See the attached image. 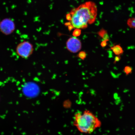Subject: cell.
Instances as JSON below:
<instances>
[{"label":"cell","instance_id":"8fae6325","mask_svg":"<svg viewBox=\"0 0 135 135\" xmlns=\"http://www.w3.org/2000/svg\"><path fill=\"white\" fill-rule=\"evenodd\" d=\"M81 34V30L79 29H75L73 32V35L74 36L77 37L80 36Z\"/></svg>","mask_w":135,"mask_h":135},{"label":"cell","instance_id":"9c48e42d","mask_svg":"<svg viewBox=\"0 0 135 135\" xmlns=\"http://www.w3.org/2000/svg\"><path fill=\"white\" fill-rule=\"evenodd\" d=\"M124 71L126 73V75H128L132 73V69L130 66H126L124 67Z\"/></svg>","mask_w":135,"mask_h":135},{"label":"cell","instance_id":"30bf717a","mask_svg":"<svg viewBox=\"0 0 135 135\" xmlns=\"http://www.w3.org/2000/svg\"><path fill=\"white\" fill-rule=\"evenodd\" d=\"M128 25L131 28H135V18L131 19L128 21Z\"/></svg>","mask_w":135,"mask_h":135},{"label":"cell","instance_id":"5b68a950","mask_svg":"<svg viewBox=\"0 0 135 135\" xmlns=\"http://www.w3.org/2000/svg\"><path fill=\"white\" fill-rule=\"evenodd\" d=\"M15 28L14 22L10 18H5L0 22V30L6 34L12 32Z\"/></svg>","mask_w":135,"mask_h":135},{"label":"cell","instance_id":"8992f818","mask_svg":"<svg viewBox=\"0 0 135 135\" xmlns=\"http://www.w3.org/2000/svg\"><path fill=\"white\" fill-rule=\"evenodd\" d=\"M111 49L115 55L117 56L122 55L124 52L122 47L119 45H113L111 47Z\"/></svg>","mask_w":135,"mask_h":135},{"label":"cell","instance_id":"ba28073f","mask_svg":"<svg viewBox=\"0 0 135 135\" xmlns=\"http://www.w3.org/2000/svg\"><path fill=\"white\" fill-rule=\"evenodd\" d=\"M98 33L104 40H107L108 41H109V35L106 30L102 29L100 30Z\"/></svg>","mask_w":135,"mask_h":135},{"label":"cell","instance_id":"4fadbf2b","mask_svg":"<svg viewBox=\"0 0 135 135\" xmlns=\"http://www.w3.org/2000/svg\"><path fill=\"white\" fill-rule=\"evenodd\" d=\"M108 42V41H107V40H103L101 43V46L102 47H103V48L104 47H105L107 45Z\"/></svg>","mask_w":135,"mask_h":135},{"label":"cell","instance_id":"7c38bea8","mask_svg":"<svg viewBox=\"0 0 135 135\" xmlns=\"http://www.w3.org/2000/svg\"><path fill=\"white\" fill-rule=\"evenodd\" d=\"M79 56L80 58L84 59L86 57V54L85 52H81L80 53H79Z\"/></svg>","mask_w":135,"mask_h":135},{"label":"cell","instance_id":"52a82bcc","mask_svg":"<svg viewBox=\"0 0 135 135\" xmlns=\"http://www.w3.org/2000/svg\"><path fill=\"white\" fill-rule=\"evenodd\" d=\"M36 85L33 83L27 84L25 86L24 90L25 93L28 94L29 93L34 91L35 89H37Z\"/></svg>","mask_w":135,"mask_h":135},{"label":"cell","instance_id":"7a4b0ae2","mask_svg":"<svg viewBox=\"0 0 135 135\" xmlns=\"http://www.w3.org/2000/svg\"><path fill=\"white\" fill-rule=\"evenodd\" d=\"M73 124L80 133L91 134L100 127L102 123L93 113L86 110L76 113L73 118Z\"/></svg>","mask_w":135,"mask_h":135},{"label":"cell","instance_id":"3957f363","mask_svg":"<svg viewBox=\"0 0 135 135\" xmlns=\"http://www.w3.org/2000/svg\"><path fill=\"white\" fill-rule=\"evenodd\" d=\"M32 45L29 42H24L18 45L17 51L18 55L23 58H27L33 52Z\"/></svg>","mask_w":135,"mask_h":135},{"label":"cell","instance_id":"5bb4252c","mask_svg":"<svg viewBox=\"0 0 135 135\" xmlns=\"http://www.w3.org/2000/svg\"><path fill=\"white\" fill-rule=\"evenodd\" d=\"M121 57L120 56H116L114 58V63L115 64L117 62H119L121 60Z\"/></svg>","mask_w":135,"mask_h":135},{"label":"cell","instance_id":"277c9868","mask_svg":"<svg viewBox=\"0 0 135 135\" xmlns=\"http://www.w3.org/2000/svg\"><path fill=\"white\" fill-rule=\"evenodd\" d=\"M66 47L68 50L71 53H76L81 48V43L78 38L72 37L67 40Z\"/></svg>","mask_w":135,"mask_h":135},{"label":"cell","instance_id":"6da1fadb","mask_svg":"<svg viewBox=\"0 0 135 135\" xmlns=\"http://www.w3.org/2000/svg\"><path fill=\"white\" fill-rule=\"evenodd\" d=\"M97 14L95 4L92 1L86 2L67 13L66 18L69 21L65 25L70 30L73 28L84 29L94 22Z\"/></svg>","mask_w":135,"mask_h":135}]
</instances>
